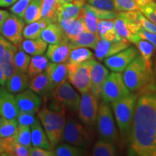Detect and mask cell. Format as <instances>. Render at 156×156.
Masks as SVG:
<instances>
[{
    "label": "cell",
    "instance_id": "obj_1",
    "mask_svg": "<svg viewBox=\"0 0 156 156\" xmlns=\"http://www.w3.org/2000/svg\"><path fill=\"white\" fill-rule=\"evenodd\" d=\"M138 94L128 137V154L154 156L156 146V84L148 83Z\"/></svg>",
    "mask_w": 156,
    "mask_h": 156
},
{
    "label": "cell",
    "instance_id": "obj_2",
    "mask_svg": "<svg viewBox=\"0 0 156 156\" xmlns=\"http://www.w3.org/2000/svg\"><path fill=\"white\" fill-rule=\"evenodd\" d=\"M137 98L138 93L131 92L126 96L112 103L116 125L124 139L129 137L131 132Z\"/></svg>",
    "mask_w": 156,
    "mask_h": 156
},
{
    "label": "cell",
    "instance_id": "obj_3",
    "mask_svg": "<svg viewBox=\"0 0 156 156\" xmlns=\"http://www.w3.org/2000/svg\"><path fill=\"white\" fill-rule=\"evenodd\" d=\"M123 80L132 93L140 91L154 80L152 68H149L140 55H138L123 72Z\"/></svg>",
    "mask_w": 156,
    "mask_h": 156
},
{
    "label": "cell",
    "instance_id": "obj_4",
    "mask_svg": "<svg viewBox=\"0 0 156 156\" xmlns=\"http://www.w3.org/2000/svg\"><path fill=\"white\" fill-rule=\"evenodd\" d=\"M38 119L47 134L52 148H55L62 140L65 126V110L57 112L44 106L38 112Z\"/></svg>",
    "mask_w": 156,
    "mask_h": 156
},
{
    "label": "cell",
    "instance_id": "obj_5",
    "mask_svg": "<svg viewBox=\"0 0 156 156\" xmlns=\"http://www.w3.org/2000/svg\"><path fill=\"white\" fill-rule=\"evenodd\" d=\"M52 110L61 112L68 108L72 112H78L80 97L70 83L67 80L58 85L54 90Z\"/></svg>",
    "mask_w": 156,
    "mask_h": 156
},
{
    "label": "cell",
    "instance_id": "obj_6",
    "mask_svg": "<svg viewBox=\"0 0 156 156\" xmlns=\"http://www.w3.org/2000/svg\"><path fill=\"white\" fill-rule=\"evenodd\" d=\"M92 59L82 63H67V80L80 93L90 91Z\"/></svg>",
    "mask_w": 156,
    "mask_h": 156
},
{
    "label": "cell",
    "instance_id": "obj_7",
    "mask_svg": "<svg viewBox=\"0 0 156 156\" xmlns=\"http://www.w3.org/2000/svg\"><path fill=\"white\" fill-rule=\"evenodd\" d=\"M96 125L98 132L101 139L108 140L114 143L118 141L119 135L109 103L103 101L99 106Z\"/></svg>",
    "mask_w": 156,
    "mask_h": 156
},
{
    "label": "cell",
    "instance_id": "obj_8",
    "mask_svg": "<svg viewBox=\"0 0 156 156\" xmlns=\"http://www.w3.org/2000/svg\"><path fill=\"white\" fill-rule=\"evenodd\" d=\"M131 91L127 88L121 73L112 72L109 74L101 90L102 100L112 103L129 94Z\"/></svg>",
    "mask_w": 156,
    "mask_h": 156
},
{
    "label": "cell",
    "instance_id": "obj_9",
    "mask_svg": "<svg viewBox=\"0 0 156 156\" xmlns=\"http://www.w3.org/2000/svg\"><path fill=\"white\" fill-rule=\"evenodd\" d=\"M62 140L67 143L86 147L90 144V136L86 129L73 116H68L66 119Z\"/></svg>",
    "mask_w": 156,
    "mask_h": 156
},
{
    "label": "cell",
    "instance_id": "obj_10",
    "mask_svg": "<svg viewBox=\"0 0 156 156\" xmlns=\"http://www.w3.org/2000/svg\"><path fill=\"white\" fill-rule=\"evenodd\" d=\"M98 108V98L91 91L83 93L78 108L80 120L85 126H93L96 124Z\"/></svg>",
    "mask_w": 156,
    "mask_h": 156
},
{
    "label": "cell",
    "instance_id": "obj_11",
    "mask_svg": "<svg viewBox=\"0 0 156 156\" xmlns=\"http://www.w3.org/2000/svg\"><path fill=\"white\" fill-rule=\"evenodd\" d=\"M24 27L25 23L23 18L15 15H9L0 27V34L18 47L23 41Z\"/></svg>",
    "mask_w": 156,
    "mask_h": 156
},
{
    "label": "cell",
    "instance_id": "obj_12",
    "mask_svg": "<svg viewBox=\"0 0 156 156\" xmlns=\"http://www.w3.org/2000/svg\"><path fill=\"white\" fill-rule=\"evenodd\" d=\"M139 55L138 49L135 47H128L114 55L104 59V64L112 72L123 73L126 67Z\"/></svg>",
    "mask_w": 156,
    "mask_h": 156
},
{
    "label": "cell",
    "instance_id": "obj_13",
    "mask_svg": "<svg viewBox=\"0 0 156 156\" xmlns=\"http://www.w3.org/2000/svg\"><path fill=\"white\" fill-rule=\"evenodd\" d=\"M129 41L124 38L116 41H109L106 39L100 38L94 48L95 57L99 61H103L108 56L114 55L129 47Z\"/></svg>",
    "mask_w": 156,
    "mask_h": 156
},
{
    "label": "cell",
    "instance_id": "obj_14",
    "mask_svg": "<svg viewBox=\"0 0 156 156\" xmlns=\"http://www.w3.org/2000/svg\"><path fill=\"white\" fill-rule=\"evenodd\" d=\"M20 112L34 113L38 112L41 105V98L32 90H25L15 96Z\"/></svg>",
    "mask_w": 156,
    "mask_h": 156
},
{
    "label": "cell",
    "instance_id": "obj_15",
    "mask_svg": "<svg viewBox=\"0 0 156 156\" xmlns=\"http://www.w3.org/2000/svg\"><path fill=\"white\" fill-rule=\"evenodd\" d=\"M19 112L16 98L7 89L2 88L0 93V116L8 119H16Z\"/></svg>",
    "mask_w": 156,
    "mask_h": 156
},
{
    "label": "cell",
    "instance_id": "obj_16",
    "mask_svg": "<svg viewBox=\"0 0 156 156\" xmlns=\"http://www.w3.org/2000/svg\"><path fill=\"white\" fill-rule=\"evenodd\" d=\"M109 75V71L106 67L99 62L92 60L91 69V87L90 91L95 97L99 99L101 95V90Z\"/></svg>",
    "mask_w": 156,
    "mask_h": 156
},
{
    "label": "cell",
    "instance_id": "obj_17",
    "mask_svg": "<svg viewBox=\"0 0 156 156\" xmlns=\"http://www.w3.org/2000/svg\"><path fill=\"white\" fill-rule=\"evenodd\" d=\"M72 48L70 47L68 41L49 44L46 49V57L51 62L54 63H65L69 59Z\"/></svg>",
    "mask_w": 156,
    "mask_h": 156
},
{
    "label": "cell",
    "instance_id": "obj_18",
    "mask_svg": "<svg viewBox=\"0 0 156 156\" xmlns=\"http://www.w3.org/2000/svg\"><path fill=\"white\" fill-rule=\"evenodd\" d=\"M53 90L58 85L66 81L67 79V63H54L48 62L47 67L45 70Z\"/></svg>",
    "mask_w": 156,
    "mask_h": 156
},
{
    "label": "cell",
    "instance_id": "obj_19",
    "mask_svg": "<svg viewBox=\"0 0 156 156\" xmlns=\"http://www.w3.org/2000/svg\"><path fill=\"white\" fill-rule=\"evenodd\" d=\"M57 23L67 40L75 38L81 33L87 30L80 15L75 19L60 20L57 21Z\"/></svg>",
    "mask_w": 156,
    "mask_h": 156
},
{
    "label": "cell",
    "instance_id": "obj_20",
    "mask_svg": "<svg viewBox=\"0 0 156 156\" xmlns=\"http://www.w3.org/2000/svg\"><path fill=\"white\" fill-rule=\"evenodd\" d=\"M30 78V76L27 73L17 70L14 75L7 80L5 84L6 89L12 94L23 92L29 87Z\"/></svg>",
    "mask_w": 156,
    "mask_h": 156
},
{
    "label": "cell",
    "instance_id": "obj_21",
    "mask_svg": "<svg viewBox=\"0 0 156 156\" xmlns=\"http://www.w3.org/2000/svg\"><path fill=\"white\" fill-rule=\"evenodd\" d=\"M99 39H100V36L98 34H93L89 30H85L75 38L67 41L72 48L85 47L94 49Z\"/></svg>",
    "mask_w": 156,
    "mask_h": 156
},
{
    "label": "cell",
    "instance_id": "obj_22",
    "mask_svg": "<svg viewBox=\"0 0 156 156\" xmlns=\"http://www.w3.org/2000/svg\"><path fill=\"white\" fill-rule=\"evenodd\" d=\"M31 129V142L33 147L44 148L46 150L52 149L48 137L43 128L40 121H38L36 124L30 126Z\"/></svg>",
    "mask_w": 156,
    "mask_h": 156
},
{
    "label": "cell",
    "instance_id": "obj_23",
    "mask_svg": "<svg viewBox=\"0 0 156 156\" xmlns=\"http://www.w3.org/2000/svg\"><path fill=\"white\" fill-rule=\"evenodd\" d=\"M17 49V46L13 44H11L0 57V66L5 73L7 80L14 75L17 71L14 60V56Z\"/></svg>",
    "mask_w": 156,
    "mask_h": 156
},
{
    "label": "cell",
    "instance_id": "obj_24",
    "mask_svg": "<svg viewBox=\"0 0 156 156\" xmlns=\"http://www.w3.org/2000/svg\"><path fill=\"white\" fill-rule=\"evenodd\" d=\"M4 146L3 155L28 156L30 155V147L23 145L16 141L14 136L2 138Z\"/></svg>",
    "mask_w": 156,
    "mask_h": 156
},
{
    "label": "cell",
    "instance_id": "obj_25",
    "mask_svg": "<svg viewBox=\"0 0 156 156\" xmlns=\"http://www.w3.org/2000/svg\"><path fill=\"white\" fill-rule=\"evenodd\" d=\"M41 38L48 44H58L67 40L57 23H51L42 31Z\"/></svg>",
    "mask_w": 156,
    "mask_h": 156
},
{
    "label": "cell",
    "instance_id": "obj_26",
    "mask_svg": "<svg viewBox=\"0 0 156 156\" xmlns=\"http://www.w3.org/2000/svg\"><path fill=\"white\" fill-rule=\"evenodd\" d=\"M83 5L77 2L59 4L57 10V21L77 18L81 14Z\"/></svg>",
    "mask_w": 156,
    "mask_h": 156
},
{
    "label": "cell",
    "instance_id": "obj_27",
    "mask_svg": "<svg viewBox=\"0 0 156 156\" xmlns=\"http://www.w3.org/2000/svg\"><path fill=\"white\" fill-rule=\"evenodd\" d=\"M28 87L38 95L42 96H46L53 90L49 80L45 73L32 77Z\"/></svg>",
    "mask_w": 156,
    "mask_h": 156
},
{
    "label": "cell",
    "instance_id": "obj_28",
    "mask_svg": "<svg viewBox=\"0 0 156 156\" xmlns=\"http://www.w3.org/2000/svg\"><path fill=\"white\" fill-rule=\"evenodd\" d=\"M47 43H46L41 38L35 39L23 40L18 47H20L24 51L29 55H41L47 49Z\"/></svg>",
    "mask_w": 156,
    "mask_h": 156
},
{
    "label": "cell",
    "instance_id": "obj_29",
    "mask_svg": "<svg viewBox=\"0 0 156 156\" xmlns=\"http://www.w3.org/2000/svg\"><path fill=\"white\" fill-rule=\"evenodd\" d=\"M51 22L47 20L41 18L38 20L27 24L23 29V37L27 39H35L41 38L42 31Z\"/></svg>",
    "mask_w": 156,
    "mask_h": 156
},
{
    "label": "cell",
    "instance_id": "obj_30",
    "mask_svg": "<svg viewBox=\"0 0 156 156\" xmlns=\"http://www.w3.org/2000/svg\"><path fill=\"white\" fill-rule=\"evenodd\" d=\"M114 29L116 34L123 38H125L130 43L135 44L140 38L136 34H134L128 28L127 23L122 16L118 15L114 19Z\"/></svg>",
    "mask_w": 156,
    "mask_h": 156
},
{
    "label": "cell",
    "instance_id": "obj_31",
    "mask_svg": "<svg viewBox=\"0 0 156 156\" xmlns=\"http://www.w3.org/2000/svg\"><path fill=\"white\" fill-rule=\"evenodd\" d=\"M48 64V59L46 56H44L42 54L34 56L30 59L27 73L30 77H34L44 73L47 67Z\"/></svg>",
    "mask_w": 156,
    "mask_h": 156
},
{
    "label": "cell",
    "instance_id": "obj_32",
    "mask_svg": "<svg viewBox=\"0 0 156 156\" xmlns=\"http://www.w3.org/2000/svg\"><path fill=\"white\" fill-rule=\"evenodd\" d=\"M92 155L94 156H114L116 155V148L114 142L101 139L93 146Z\"/></svg>",
    "mask_w": 156,
    "mask_h": 156
},
{
    "label": "cell",
    "instance_id": "obj_33",
    "mask_svg": "<svg viewBox=\"0 0 156 156\" xmlns=\"http://www.w3.org/2000/svg\"><path fill=\"white\" fill-rule=\"evenodd\" d=\"M58 5L57 0H42L41 18L47 20L51 23H57Z\"/></svg>",
    "mask_w": 156,
    "mask_h": 156
},
{
    "label": "cell",
    "instance_id": "obj_34",
    "mask_svg": "<svg viewBox=\"0 0 156 156\" xmlns=\"http://www.w3.org/2000/svg\"><path fill=\"white\" fill-rule=\"evenodd\" d=\"M42 0H32L25 12L23 19L25 24L35 22L41 18Z\"/></svg>",
    "mask_w": 156,
    "mask_h": 156
},
{
    "label": "cell",
    "instance_id": "obj_35",
    "mask_svg": "<svg viewBox=\"0 0 156 156\" xmlns=\"http://www.w3.org/2000/svg\"><path fill=\"white\" fill-rule=\"evenodd\" d=\"M80 17L83 19L87 30L90 31L93 34H98V23L99 20L98 19L95 13L90 8L88 4L85 3L83 5Z\"/></svg>",
    "mask_w": 156,
    "mask_h": 156
},
{
    "label": "cell",
    "instance_id": "obj_36",
    "mask_svg": "<svg viewBox=\"0 0 156 156\" xmlns=\"http://www.w3.org/2000/svg\"><path fill=\"white\" fill-rule=\"evenodd\" d=\"M135 45L138 49L139 54L149 68H152V57L156 48L151 43L140 38Z\"/></svg>",
    "mask_w": 156,
    "mask_h": 156
},
{
    "label": "cell",
    "instance_id": "obj_37",
    "mask_svg": "<svg viewBox=\"0 0 156 156\" xmlns=\"http://www.w3.org/2000/svg\"><path fill=\"white\" fill-rule=\"evenodd\" d=\"M93 58V54L90 50L85 47H77L72 48L70 51L69 63H82Z\"/></svg>",
    "mask_w": 156,
    "mask_h": 156
},
{
    "label": "cell",
    "instance_id": "obj_38",
    "mask_svg": "<svg viewBox=\"0 0 156 156\" xmlns=\"http://www.w3.org/2000/svg\"><path fill=\"white\" fill-rule=\"evenodd\" d=\"M53 153L54 155L57 156H80L83 155L84 151L77 146L64 143L56 146Z\"/></svg>",
    "mask_w": 156,
    "mask_h": 156
},
{
    "label": "cell",
    "instance_id": "obj_39",
    "mask_svg": "<svg viewBox=\"0 0 156 156\" xmlns=\"http://www.w3.org/2000/svg\"><path fill=\"white\" fill-rule=\"evenodd\" d=\"M18 126L16 119L0 118V137L5 138L13 136Z\"/></svg>",
    "mask_w": 156,
    "mask_h": 156
},
{
    "label": "cell",
    "instance_id": "obj_40",
    "mask_svg": "<svg viewBox=\"0 0 156 156\" xmlns=\"http://www.w3.org/2000/svg\"><path fill=\"white\" fill-rule=\"evenodd\" d=\"M30 59L31 57L28 54L24 51L20 47H17L14 56L15 64L17 70L23 72V73H27Z\"/></svg>",
    "mask_w": 156,
    "mask_h": 156
},
{
    "label": "cell",
    "instance_id": "obj_41",
    "mask_svg": "<svg viewBox=\"0 0 156 156\" xmlns=\"http://www.w3.org/2000/svg\"><path fill=\"white\" fill-rule=\"evenodd\" d=\"M17 142L21 145L27 146V147H32L31 142V129L30 126L18 125L16 129V132L13 136Z\"/></svg>",
    "mask_w": 156,
    "mask_h": 156
},
{
    "label": "cell",
    "instance_id": "obj_42",
    "mask_svg": "<svg viewBox=\"0 0 156 156\" xmlns=\"http://www.w3.org/2000/svg\"><path fill=\"white\" fill-rule=\"evenodd\" d=\"M39 121V119L35 116L34 113L20 112V111L18 116L17 117V122L18 125L30 126Z\"/></svg>",
    "mask_w": 156,
    "mask_h": 156
},
{
    "label": "cell",
    "instance_id": "obj_43",
    "mask_svg": "<svg viewBox=\"0 0 156 156\" xmlns=\"http://www.w3.org/2000/svg\"><path fill=\"white\" fill-rule=\"evenodd\" d=\"M115 9L118 12L139 10L134 0H114Z\"/></svg>",
    "mask_w": 156,
    "mask_h": 156
},
{
    "label": "cell",
    "instance_id": "obj_44",
    "mask_svg": "<svg viewBox=\"0 0 156 156\" xmlns=\"http://www.w3.org/2000/svg\"><path fill=\"white\" fill-rule=\"evenodd\" d=\"M139 10L145 17L156 24V4L154 1L139 7Z\"/></svg>",
    "mask_w": 156,
    "mask_h": 156
},
{
    "label": "cell",
    "instance_id": "obj_45",
    "mask_svg": "<svg viewBox=\"0 0 156 156\" xmlns=\"http://www.w3.org/2000/svg\"><path fill=\"white\" fill-rule=\"evenodd\" d=\"M31 1L32 0H17L14 5H12L9 10L13 15L23 18L24 16L25 12Z\"/></svg>",
    "mask_w": 156,
    "mask_h": 156
},
{
    "label": "cell",
    "instance_id": "obj_46",
    "mask_svg": "<svg viewBox=\"0 0 156 156\" xmlns=\"http://www.w3.org/2000/svg\"><path fill=\"white\" fill-rule=\"evenodd\" d=\"M88 5L90 8L95 13L98 20H114L118 16V13L114 10H106V9H98L90 5V4Z\"/></svg>",
    "mask_w": 156,
    "mask_h": 156
},
{
    "label": "cell",
    "instance_id": "obj_47",
    "mask_svg": "<svg viewBox=\"0 0 156 156\" xmlns=\"http://www.w3.org/2000/svg\"><path fill=\"white\" fill-rule=\"evenodd\" d=\"M88 4L96 8L106 9V10H115L114 0H87Z\"/></svg>",
    "mask_w": 156,
    "mask_h": 156
},
{
    "label": "cell",
    "instance_id": "obj_48",
    "mask_svg": "<svg viewBox=\"0 0 156 156\" xmlns=\"http://www.w3.org/2000/svg\"><path fill=\"white\" fill-rule=\"evenodd\" d=\"M114 28V21L113 20H99L98 23V33L101 38L107 31Z\"/></svg>",
    "mask_w": 156,
    "mask_h": 156
},
{
    "label": "cell",
    "instance_id": "obj_49",
    "mask_svg": "<svg viewBox=\"0 0 156 156\" xmlns=\"http://www.w3.org/2000/svg\"><path fill=\"white\" fill-rule=\"evenodd\" d=\"M138 20L141 25L142 28L145 30L150 31V32L155 33L156 34V24L149 20L147 17H145L142 15V13L139 10V14H138Z\"/></svg>",
    "mask_w": 156,
    "mask_h": 156
},
{
    "label": "cell",
    "instance_id": "obj_50",
    "mask_svg": "<svg viewBox=\"0 0 156 156\" xmlns=\"http://www.w3.org/2000/svg\"><path fill=\"white\" fill-rule=\"evenodd\" d=\"M137 36L141 39H143V40L151 43L156 48V34H155V33L150 32V31L146 30L142 28L138 31Z\"/></svg>",
    "mask_w": 156,
    "mask_h": 156
},
{
    "label": "cell",
    "instance_id": "obj_51",
    "mask_svg": "<svg viewBox=\"0 0 156 156\" xmlns=\"http://www.w3.org/2000/svg\"><path fill=\"white\" fill-rule=\"evenodd\" d=\"M30 156H53L54 153L49 150H46L44 148L31 147L30 150Z\"/></svg>",
    "mask_w": 156,
    "mask_h": 156
},
{
    "label": "cell",
    "instance_id": "obj_52",
    "mask_svg": "<svg viewBox=\"0 0 156 156\" xmlns=\"http://www.w3.org/2000/svg\"><path fill=\"white\" fill-rule=\"evenodd\" d=\"M12 43L9 41L7 38H5L2 35L0 34V57L7 50V48L10 46Z\"/></svg>",
    "mask_w": 156,
    "mask_h": 156
},
{
    "label": "cell",
    "instance_id": "obj_53",
    "mask_svg": "<svg viewBox=\"0 0 156 156\" xmlns=\"http://www.w3.org/2000/svg\"><path fill=\"white\" fill-rule=\"evenodd\" d=\"M17 0H0V7H10L16 2Z\"/></svg>",
    "mask_w": 156,
    "mask_h": 156
},
{
    "label": "cell",
    "instance_id": "obj_54",
    "mask_svg": "<svg viewBox=\"0 0 156 156\" xmlns=\"http://www.w3.org/2000/svg\"><path fill=\"white\" fill-rule=\"evenodd\" d=\"M9 15V12L6 10H2V9H0V27H1L2 24L5 20L7 18Z\"/></svg>",
    "mask_w": 156,
    "mask_h": 156
},
{
    "label": "cell",
    "instance_id": "obj_55",
    "mask_svg": "<svg viewBox=\"0 0 156 156\" xmlns=\"http://www.w3.org/2000/svg\"><path fill=\"white\" fill-rule=\"evenodd\" d=\"M6 82H7V78H6L5 73H4L2 69L0 66V85L2 86H5Z\"/></svg>",
    "mask_w": 156,
    "mask_h": 156
},
{
    "label": "cell",
    "instance_id": "obj_56",
    "mask_svg": "<svg viewBox=\"0 0 156 156\" xmlns=\"http://www.w3.org/2000/svg\"><path fill=\"white\" fill-rule=\"evenodd\" d=\"M58 4H63L67 2H77L81 3L83 5H85L87 0H57Z\"/></svg>",
    "mask_w": 156,
    "mask_h": 156
},
{
    "label": "cell",
    "instance_id": "obj_57",
    "mask_svg": "<svg viewBox=\"0 0 156 156\" xmlns=\"http://www.w3.org/2000/svg\"><path fill=\"white\" fill-rule=\"evenodd\" d=\"M134 1H135L138 7H140V6H143L146 5V4L151 2L152 1H155V0H134Z\"/></svg>",
    "mask_w": 156,
    "mask_h": 156
},
{
    "label": "cell",
    "instance_id": "obj_58",
    "mask_svg": "<svg viewBox=\"0 0 156 156\" xmlns=\"http://www.w3.org/2000/svg\"><path fill=\"white\" fill-rule=\"evenodd\" d=\"M4 155V146L2 143V140L0 138V155Z\"/></svg>",
    "mask_w": 156,
    "mask_h": 156
},
{
    "label": "cell",
    "instance_id": "obj_59",
    "mask_svg": "<svg viewBox=\"0 0 156 156\" xmlns=\"http://www.w3.org/2000/svg\"><path fill=\"white\" fill-rule=\"evenodd\" d=\"M154 77H155V80L156 81V60L155 62V65H154Z\"/></svg>",
    "mask_w": 156,
    "mask_h": 156
},
{
    "label": "cell",
    "instance_id": "obj_60",
    "mask_svg": "<svg viewBox=\"0 0 156 156\" xmlns=\"http://www.w3.org/2000/svg\"><path fill=\"white\" fill-rule=\"evenodd\" d=\"M154 156H156V146H155V154H154Z\"/></svg>",
    "mask_w": 156,
    "mask_h": 156
},
{
    "label": "cell",
    "instance_id": "obj_61",
    "mask_svg": "<svg viewBox=\"0 0 156 156\" xmlns=\"http://www.w3.org/2000/svg\"><path fill=\"white\" fill-rule=\"evenodd\" d=\"M1 90H2V88H0V93H1Z\"/></svg>",
    "mask_w": 156,
    "mask_h": 156
},
{
    "label": "cell",
    "instance_id": "obj_62",
    "mask_svg": "<svg viewBox=\"0 0 156 156\" xmlns=\"http://www.w3.org/2000/svg\"><path fill=\"white\" fill-rule=\"evenodd\" d=\"M154 2H155V4H156V0H155V1H154Z\"/></svg>",
    "mask_w": 156,
    "mask_h": 156
},
{
    "label": "cell",
    "instance_id": "obj_63",
    "mask_svg": "<svg viewBox=\"0 0 156 156\" xmlns=\"http://www.w3.org/2000/svg\"><path fill=\"white\" fill-rule=\"evenodd\" d=\"M0 138H1V137H0Z\"/></svg>",
    "mask_w": 156,
    "mask_h": 156
}]
</instances>
